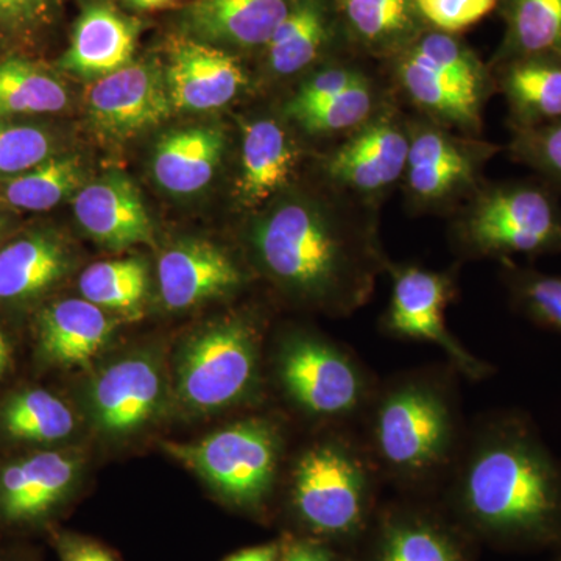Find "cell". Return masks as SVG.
I'll return each mask as SVG.
<instances>
[{"instance_id":"6da1fadb","label":"cell","mask_w":561,"mask_h":561,"mask_svg":"<svg viewBox=\"0 0 561 561\" xmlns=\"http://www.w3.org/2000/svg\"><path fill=\"white\" fill-rule=\"evenodd\" d=\"M250 243L280 289L337 317L367 306L391 264L379 238L378 209L334 187L331 198H280L254 220Z\"/></svg>"},{"instance_id":"7a4b0ae2","label":"cell","mask_w":561,"mask_h":561,"mask_svg":"<svg viewBox=\"0 0 561 561\" xmlns=\"http://www.w3.org/2000/svg\"><path fill=\"white\" fill-rule=\"evenodd\" d=\"M471 527L511 545L561 538V465L524 412L497 411L468 424L445 483Z\"/></svg>"},{"instance_id":"3957f363","label":"cell","mask_w":561,"mask_h":561,"mask_svg":"<svg viewBox=\"0 0 561 561\" xmlns=\"http://www.w3.org/2000/svg\"><path fill=\"white\" fill-rule=\"evenodd\" d=\"M459 378L446 360L379 381L357 430L383 483L412 494L445 486L468 431Z\"/></svg>"},{"instance_id":"277c9868","label":"cell","mask_w":561,"mask_h":561,"mask_svg":"<svg viewBox=\"0 0 561 561\" xmlns=\"http://www.w3.org/2000/svg\"><path fill=\"white\" fill-rule=\"evenodd\" d=\"M382 478L356 426H332L290 471V504L312 534L351 540L370 522Z\"/></svg>"},{"instance_id":"5b68a950","label":"cell","mask_w":561,"mask_h":561,"mask_svg":"<svg viewBox=\"0 0 561 561\" xmlns=\"http://www.w3.org/2000/svg\"><path fill=\"white\" fill-rule=\"evenodd\" d=\"M560 192L538 179L496 181L451 216L449 243L460 260L507 261L561 254Z\"/></svg>"},{"instance_id":"8992f818","label":"cell","mask_w":561,"mask_h":561,"mask_svg":"<svg viewBox=\"0 0 561 561\" xmlns=\"http://www.w3.org/2000/svg\"><path fill=\"white\" fill-rule=\"evenodd\" d=\"M391 87L419 116L471 136L482 135L483 110L496 92L493 72L474 51L438 31L397 55Z\"/></svg>"},{"instance_id":"52a82bcc","label":"cell","mask_w":561,"mask_h":561,"mask_svg":"<svg viewBox=\"0 0 561 561\" xmlns=\"http://www.w3.org/2000/svg\"><path fill=\"white\" fill-rule=\"evenodd\" d=\"M275 375L291 404L331 426L357 427L379 383L350 346L313 332L284 335Z\"/></svg>"},{"instance_id":"ba28073f","label":"cell","mask_w":561,"mask_h":561,"mask_svg":"<svg viewBox=\"0 0 561 561\" xmlns=\"http://www.w3.org/2000/svg\"><path fill=\"white\" fill-rule=\"evenodd\" d=\"M502 150L482 136L465 135L416 114L401 187L413 216H453L485 183L489 162Z\"/></svg>"},{"instance_id":"9c48e42d","label":"cell","mask_w":561,"mask_h":561,"mask_svg":"<svg viewBox=\"0 0 561 561\" xmlns=\"http://www.w3.org/2000/svg\"><path fill=\"white\" fill-rule=\"evenodd\" d=\"M165 451L241 507H260L279 474L283 435L267 419L238 421L202 442L168 443Z\"/></svg>"},{"instance_id":"30bf717a","label":"cell","mask_w":561,"mask_h":561,"mask_svg":"<svg viewBox=\"0 0 561 561\" xmlns=\"http://www.w3.org/2000/svg\"><path fill=\"white\" fill-rule=\"evenodd\" d=\"M387 273L391 278V295L379 323L383 335L437 345L446 360L468 381H483L493 375L489 362L474 356L446 327V308L457 295L456 271H431L391 262Z\"/></svg>"},{"instance_id":"8fae6325","label":"cell","mask_w":561,"mask_h":561,"mask_svg":"<svg viewBox=\"0 0 561 561\" xmlns=\"http://www.w3.org/2000/svg\"><path fill=\"white\" fill-rule=\"evenodd\" d=\"M411 146V117L390 99L321 162L324 180L353 201L379 209L401 186Z\"/></svg>"},{"instance_id":"7c38bea8","label":"cell","mask_w":561,"mask_h":561,"mask_svg":"<svg viewBox=\"0 0 561 561\" xmlns=\"http://www.w3.org/2000/svg\"><path fill=\"white\" fill-rule=\"evenodd\" d=\"M260 332L250 321H221L192 339L181 354L179 397L198 411H216L253 391L260 368Z\"/></svg>"},{"instance_id":"4fadbf2b","label":"cell","mask_w":561,"mask_h":561,"mask_svg":"<svg viewBox=\"0 0 561 561\" xmlns=\"http://www.w3.org/2000/svg\"><path fill=\"white\" fill-rule=\"evenodd\" d=\"M88 116L106 138L127 140L171 116L165 77L147 62H135L102 77L87 95Z\"/></svg>"},{"instance_id":"5bb4252c","label":"cell","mask_w":561,"mask_h":561,"mask_svg":"<svg viewBox=\"0 0 561 561\" xmlns=\"http://www.w3.org/2000/svg\"><path fill=\"white\" fill-rule=\"evenodd\" d=\"M165 84L173 108L210 111L234 101L249 79L227 51L201 41L181 39L173 44Z\"/></svg>"},{"instance_id":"9a60e30c","label":"cell","mask_w":561,"mask_h":561,"mask_svg":"<svg viewBox=\"0 0 561 561\" xmlns=\"http://www.w3.org/2000/svg\"><path fill=\"white\" fill-rule=\"evenodd\" d=\"M73 214L80 227L108 249H127L153 239L140 192L121 172H110L84 184L73 198Z\"/></svg>"},{"instance_id":"2e32d148","label":"cell","mask_w":561,"mask_h":561,"mask_svg":"<svg viewBox=\"0 0 561 561\" xmlns=\"http://www.w3.org/2000/svg\"><path fill=\"white\" fill-rule=\"evenodd\" d=\"M162 300L169 309H187L238 289L241 268L213 243H176L158 261Z\"/></svg>"},{"instance_id":"e0dca14e","label":"cell","mask_w":561,"mask_h":561,"mask_svg":"<svg viewBox=\"0 0 561 561\" xmlns=\"http://www.w3.org/2000/svg\"><path fill=\"white\" fill-rule=\"evenodd\" d=\"M161 376L149 357L133 356L110 365L91 389L95 424L111 434L138 430L157 412Z\"/></svg>"},{"instance_id":"ac0fdd59","label":"cell","mask_w":561,"mask_h":561,"mask_svg":"<svg viewBox=\"0 0 561 561\" xmlns=\"http://www.w3.org/2000/svg\"><path fill=\"white\" fill-rule=\"evenodd\" d=\"M301 151L290 133L272 117L245 122L242 127L238 197L247 208L272 202L289 187Z\"/></svg>"},{"instance_id":"d6986e66","label":"cell","mask_w":561,"mask_h":561,"mask_svg":"<svg viewBox=\"0 0 561 561\" xmlns=\"http://www.w3.org/2000/svg\"><path fill=\"white\" fill-rule=\"evenodd\" d=\"M79 461L60 453H39L0 471V518L28 523L54 511L72 489Z\"/></svg>"},{"instance_id":"ffe728a7","label":"cell","mask_w":561,"mask_h":561,"mask_svg":"<svg viewBox=\"0 0 561 561\" xmlns=\"http://www.w3.org/2000/svg\"><path fill=\"white\" fill-rule=\"evenodd\" d=\"M496 91L504 95L511 130L561 121V57L534 55L497 62Z\"/></svg>"},{"instance_id":"44dd1931","label":"cell","mask_w":561,"mask_h":561,"mask_svg":"<svg viewBox=\"0 0 561 561\" xmlns=\"http://www.w3.org/2000/svg\"><path fill=\"white\" fill-rule=\"evenodd\" d=\"M138 25L105 3L81 13L60 66L73 76L102 79L130 65Z\"/></svg>"},{"instance_id":"7402d4cb","label":"cell","mask_w":561,"mask_h":561,"mask_svg":"<svg viewBox=\"0 0 561 561\" xmlns=\"http://www.w3.org/2000/svg\"><path fill=\"white\" fill-rule=\"evenodd\" d=\"M117 321L88 300H65L44 309L38 321L39 350L51 364H88L106 345Z\"/></svg>"},{"instance_id":"603a6c76","label":"cell","mask_w":561,"mask_h":561,"mask_svg":"<svg viewBox=\"0 0 561 561\" xmlns=\"http://www.w3.org/2000/svg\"><path fill=\"white\" fill-rule=\"evenodd\" d=\"M225 151V133L216 127L169 131L154 147L153 176L162 190L190 195L214 179Z\"/></svg>"},{"instance_id":"cb8c5ba5","label":"cell","mask_w":561,"mask_h":561,"mask_svg":"<svg viewBox=\"0 0 561 561\" xmlns=\"http://www.w3.org/2000/svg\"><path fill=\"white\" fill-rule=\"evenodd\" d=\"M289 10L286 0H197L187 10V25L203 39L267 46Z\"/></svg>"},{"instance_id":"d4e9b609","label":"cell","mask_w":561,"mask_h":561,"mask_svg":"<svg viewBox=\"0 0 561 561\" xmlns=\"http://www.w3.org/2000/svg\"><path fill=\"white\" fill-rule=\"evenodd\" d=\"M373 561H470L459 537L437 518L412 507H393L379 527Z\"/></svg>"},{"instance_id":"484cf974","label":"cell","mask_w":561,"mask_h":561,"mask_svg":"<svg viewBox=\"0 0 561 561\" xmlns=\"http://www.w3.org/2000/svg\"><path fill=\"white\" fill-rule=\"evenodd\" d=\"M68 253L54 236L33 232L0 249V301L35 297L68 271Z\"/></svg>"},{"instance_id":"4316f807","label":"cell","mask_w":561,"mask_h":561,"mask_svg":"<svg viewBox=\"0 0 561 561\" xmlns=\"http://www.w3.org/2000/svg\"><path fill=\"white\" fill-rule=\"evenodd\" d=\"M350 31L373 51L401 54L419 38L413 0H339Z\"/></svg>"},{"instance_id":"83f0119b","label":"cell","mask_w":561,"mask_h":561,"mask_svg":"<svg viewBox=\"0 0 561 561\" xmlns=\"http://www.w3.org/2000/svg\"><path fill=\"white\" fill-rule=\"evenodd\" d=\"M330 31L319 0H298L267 44L273 76L291 77L320 57Z\"/></svg>"},{"instance_id":"f1b7e54d","label":"cell","mask_w":561,"mask_h":561,"mask_svg":"<svg viewBox=\"0 0 561 561\" xmlns=\"http://www.w3.org/2000/svg\"><path fill=\"white\" fill-rule=\"evenodd\" d=\"M83 168L76 157H50L31 171L0 183V205L16 210L43 213L79 192Z\"/></svg>"},{"instance_id":"f546056e","label":"cell","mask_w":561,"mask_h":561,"mask_svg":"<svg viewBox=\"0 0 561 561\" xmlns=\"http://www.w3.org/2000/svg\"><path fill=\"white\" fill-rule=\"evenodd\" d=\"M69 94L49 70L22 58L0 61V119L60 113Z\"/></svg>"},{"instance_id":"4dcf8cb0","label":"cell","mask_w":561,"mask_h":561,"mask_svg":"<svg viewBox=\"0 0 561 561\" xmlns=\"http://www.w3.org/2000/svg\"><path fill=\"white\" fill-rule=\"evenodd\" d=\"M507 35L497 62L534 55L561 57V0H505Z\"/></svg>"},{"instance_id":"1f68e13d","label":"cell","mask_w":561,"mask_h":561,"mask_svg":"<svg viewBox=\"0 0 561 561\" xmlns=\"http://www.w3.org/2000/svg\"><path fill=\"white\" fill-rule=\"evenodd\" d=\"M393 95L370 76L316 108L290 117L302 131L311 136L346 138L378 113Z\"/></svg>"},{"instance_id":"d6a6232c","label":"cell","mask_w":561,"mask_h":561,"mask_svg":"<svg viewBox=\"0 0 561 561\" xmlns=\"http://www.w3.org/2000/svg\"><path fill=\"white\" fill-rule=\"evenodd\" d=\"M0 424L14 440L51 443L68 437L76 419L68 405L49 391L25 390L3 404Z\"/></svg>"},{"instance_id":"836d02e7","label":"cell","mask_w":561,"mask_h":561,"mask_svg":"<svg viewBox=\"0 0 561 561\" xmlns=\"http://www.w3.org/2000/svg\"><path fill=\"white\" fill-rule=\"evenodd\" d=\"M501 278L515 311L548 330L561 332V275L501 261Z\"/></svg>"},{"instance_id":"e575fe53","label":"cell","mask_w":561,"mask_h":561,"mask_svg":"<svg viewBox=\"0 0 561 561\" xmlns=\"http://www.w3.org/2000/svg\"><path fill=\"white\" fill-rule=\"evenodd\" d=\"M79 286L84 300L99 308L131 311L146 295V265L139 260L98 262L81 273Z\"/></svg>"},{"instance_id":"d590c367","label":"cell","mask_w":561,"mask_h":561,"mask_svg":"<svg viewBox=\"0 0 561 561\" xmlns=\"http://www.w3.org/2000/svg\"><path fill=\"white\" fill-rule=\"evenodd\" d=\"M54 154L55 140L49 131L0 119V183L31 171Z\"/></svg>"},{"instance_id":"8d00e7d4","label":"cell","mask_w":561,"mask_h":561,"mask_svg":"<svg viewBox=\"0 0 561 561\" xmlns=\"http://www.w3.org/2000/svg\"><path fill=\"white\" fill-rule=\"evenodd\" d=\"M511 131L507 150L512 160L526 165L538 179L561 192V121Z\"/></svg>"},{"instance_id":"74e56055","label":"cell","mask_w":561,"mask_h":561,"mask_svg":"<svg viewBox=\"0 0 561 561\" xmlns=\"http://www.w3.org/2000/svg\"><path fill=\"white\" fill-rule=\"evenodd\" d=\"M368 73L353 65H332L317 70L308 79L302 80L297 92L291 95L284 106L287 119L297 116L302 111L316 108L331 99L337 98L342 92L350 90L354 84L367 79Z\"/></svg>"},{"instance_id":"f35d334b","label":"cell","mask_w":561,"mask_h":561,"mask_svg":"<svg viewBox=\"0 0 561 561\" xmlns=\"http://www.w3.org/2000/svg\"><path fill=\"white\" fill-rule=\"evenodd\" d=\"M421 20L435 31L459 33L478 24L500 5L501 0H413Z\"/></svg>"},{"instance_id":"ab89813d","label":"cell","mask_w":561,"mask_h":561,"mask_svg":"<svg viewBox=\"0 0 561 561\" xmlns=\"http://www.w3.org/2000/svg\"><path fill=\"white\" fill-rule=\"evenodd\" d=\"M51 0H0V36L21 35L46 20Z\"/></svg>"},{"instance_id":"60d3db41","label":"cell","mask_w":561,"mask_h":561,"mask_svg":"<svg viewBox=\"0 0 561 561\" xmlns=\"http://www.w3.org/2000/svg\"><path fill=\"white\" fill-rule=\"evenodd\" d=\"M62 561H116L106 549L98 542L77 537H61L58 541Z\"/></svg>"},{"instance_id":"b9f144b4","label":"cell","mask_w":561,"mask_h":561,"mask_svg":"<svg viewBox=\"0 0 561 561\" xmlns=\"http://www.w3.org/2000/svg\"><path fill=\"white\" fill-rule=\"evenodd\" d=\"M280 561H335L332 553L320 542L300 541L287 549Z\"/></svg>"},{"instance_id":"7bdbcfd3","label":"cell","mask_w":561,"mask_h":561,"mask_svg":"<svg viewBox=\"0 0 561 561\" xmlns=\"http://www.w3.org/2000/svg\"><path fill=\"white\" fill-rule=\"evenodd\" d=\"M227 561H279V546L275 542L256 546V548L234 553Z\"/></svg>"},{"instance_id":"ee69618b","label":"cell","mask_w":561,"mask_h":561,"mask_svg":"<svg viewBox=\"0 0 561 561\" xmlns=\"http://www.w3.org/2000/svg\"><path fill=\"white\" fill-rule=\"evenodd\" d=\"M10 364V346L5 335L0 331V376L7 370Z\"/></svg>"},{"instance_id":"f6af8a7d","label":"cell","mask_w":561,"mask_h":561,"mask_svg":"<svg viewBox=\"0 0 561 561\" xmlns=\"http://www.w3.org/2000/svg\"><path fill=\"white\" fill-rule=\"evenodd\" d=\"M131 5H135L136 9L140 10H154L160 9V7H164L169 0H128Z\"/></svg>"},{"instance_id":"bcb514c9","label":"cell","mask_w":561,"mask_h":561,"mask_svg":"<svg viewBox=\"0 0 561 561\" xmlns=\"http://www.w3.org/2000/svg\"><path fill=\"white\" fill-rule=\"evenodd\" d=\"M556 561H561V556L559 557V559H557Z\"/></svg>"}]
</instances>
